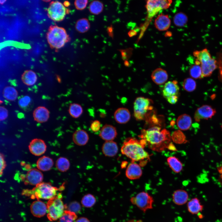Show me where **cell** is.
Masks as SVG:
<instances>
[{"label": "cell", "instance_id": "obj_1", "mask_svg": "<svg viewBox=\"0 0 222 222\" xmlns=\"http://www.w3.org/2000/svg\"><path fill=\"white\" fill-rule=\"evenodd\" d=\"M141 138L144 141L146 146L151 150L161 152L168 148L171 143V137L169 132L166 129L161 130L157 126H154L142 131Z\"/></svg>", "mask_w": 222, "mask_h": 222}, {"label": "cell", "instance_id": "obj_2", "mask_svg": "<svg viewBox=\"0 0 222 222\" xmlns=\"http://www.w3.org/2000/svg\"><path fill=\"white\" fill-rule=\"evenodd\" d=\"M145 146L141 140L130 138L126 139L121 146V153L131 159L132 162L139 161L146 164L149 159V155L144 149Z\"/></svg>", "mask_w": 222, "mask_h": 222}, {"label": "cell", "instance_id": "obj_3", "mask_svg": "<svg viewBox=\"0 0 222 222\" xmlns=\"http://www.w3.org/2000/svg\"><path fill=\"white\" fill-rule=\"evenodd\" d=\"M46 37L50 47L57 50L64 47L69 39L65 29L56 25L50 26Z\"/></svg>", "mask_w": 222, "mask_h": 222}, {"label": "cell", "instance_id": "obj_4", "mask_svg": "<svg viewBox=\"0 0 222 222\" xmlns=\"http://www.w3.org/2000/svg\"><path fill=\"white\" fill-rule=\"evenodd\" d=\"M193 54L200 64L203 77L211 76L217 66L216 60L212 57L207 49L196 50Z\"/></svg>", "mask_w": 222, "mask_h": 222}, {"label": "cell", "instance_id": "obj_5", "mask_svg": "<svg viewBox=\"0 0 222 222\" xmlns=\"http://www.w3.org/2000/svg\"><path fill=\"white\" fill-rule=\"evenodd\" d=\"M58 190L57 188L53 187L49 183H41L32 190H24L22 194L30 196L32 199L49 200L57 195Z\"/></svg>", "mask_w": 222, "mask_h": 222}, {"label": "cell", "instance_id": "obj_6", "mask_svg": "<svg viewBox=\"0 0 222 222\" xmlns=\"http://www.w3.org/2000/svg\"><path fill=\"white\" fill-rule=\"evenodd\" d=\"M62 196L59 193L54 197L48 200L47 204V217L51 221L60 218L63 214L65 205L62 200Z\"/></svg>", "mask_w": 222, "mask_h": 222}, {"label": "cell", "instance_id": "obj_7", "mask_svg": "<svg viewBox=\"0 0 222 222\" xmlns=\"http://www.w3.org/2000/svg\"><path fill=\"white\" fill-rule=\"evenodd\" d=\"M151 100L143 97H138L134 104V116L138 121L144 120L149 112L153 109Z\"/></svg>", "mask_w": 222, "mask_h": 222}, {"label": "cell", "instance_id": "obj_8", "mask_svg": "<svg viewBox=\"0 0 222 222\" xmlns=\"http://www.w3.org/2000/svg\"><path fill=\"white\" fill-rule=\"evenodd\" d=\"M131 203L143 212L153 208V197L145 191H141L130 199Z\"/></svg>", "mask_w": 222, "mask_h": 222}, {"label": "cell", "instance_id": "obj_9", "mask_svg": "<svg viewBox=\"0 0 222 222\" xmlns=\"http://www.w3.org/2000/svg\"><path fill=\"white\" fill-rule=\"evenodd\" d=\"M47 12L48 17L56 22L63 20L67 13L64 5L58 1L51 2L47 9Z\"/></svg>", "mask_w": 222, "mask_h": 222}, {"label": "cell", "instance_id": "obj_10", "mask_svg": "<svg viewBox=\"0 0 222 222\" xmlns=\"http://www.w3.org/2000/svg\"><path fill=\"white\" fill-rule=\"evenodd\" d=\"M172 1L166 0H148L146 5L148 15L153 16L159 11L169 7Z\"/></svg>", "mask_w": 222, "mask_h": 222}, {"label": "cell", "instance_id": "obj_11", "mask_svg": "<svg viewBox=\"0 0 222 222\" xmlns=\"http://www.w3.org/2000/svg\"><path fill=\"white\" fill-rule=\"evenodd\" d=\"M216 113L215 109L211 106L204 105L198 108L196 110L194 116L195 120L199 121L201 119L211 118Z\"/></svg>", "mask_w": 222, "mask_h": 222}, {"label": "cell", "instance_id": "obj_12", "mask_svg": "<svg viewBox=\"0 0 222 222\" xmlns=\"http://www.w3.org/2000/svg\"><path fill=\"white\" fill-rule=\"evenodd\" d=\"M179 88L176 80L169 81L165 83L162 90L163 97L167 100L174 97H179Z\"/></svg>", "mask_w": 222, "mask_h": 222}, {"label": "cell", "instance_id": "obj_13", "mask_svg": "<svg viewBox=\"0 0 222 222\" xmlns=\"http://www.w3.org/2000/svg\"><path fill=\"white\" fill-rule=\"evenodd\" d=\"M29 149L33 154L39 156L43 154L46 150V145L42 139L35 138L33 139L30 143Z\"/></svg>", "mask_w": 222, "mask_h": 222}, {"label": "cell", "instance_id": "obj_14", "mask_svg": "<svg viewBox=\"0 0 222 222\" xmlns=\"http://www.w3.org/2000/svg\"><path fill=\"white\" fill-rule=\"evenodd\" d=\"M99 135L101 138L106 141H113L117 135V130L113 125L105 124L101 128Z\"/></svg>", "mask_w": 222, "mask_h": 222}, {"label": "cell", "instance_id": "obj_15", "mask_svg": "<svg viewBox=\"0 0 222 222\" xmlns=\"http://www.w3.org/2000/svg\"><path fill=\"white\" fill-rule=\"evenodd\" d=\"M43 179V174L39 170L32 169L27 172L26 176V183L36 186L42 183Z\"/></svg>", "mask_w": 222, "mask_h": 222}, {"label": "cell", "instance_id": "obj_16", "mask_svg": "<svg viewBox=\"0 0 222 222\" xmlns=\"http://www.w3.org/2000/svg\"><path fill=\"white\" fill-rule=\"evenodd\" d=\"M30 210L32 215L37 217H41L47 212V206L43 202L37 200L34 201L30 206Z\"/></svg>", "mask_w": 222, "mask_h": 222}, {"label": "cell", "instance_id": "obj_17", "mask_svg": "<svg viewBox=\"0 0 222 222\" xmlns=\"http://www.w3.org/2000/svg\"><path fill=\"white\" fill-rule=\"evenodd\" d=\"M171 21L167 14L161 13L155 19L154 25L156 28L160 31H165L168 29L171 25Z\"/></svg>", "mask_w": 222, "mask_h": 222}, {"label": "cell", "instance_id": "obj_18", "mask_svg": "<svg viewBox=\"0 0 222 222\" xmlns=\"http://www.w3.org/2000/svg\"><path fill=\"white\" fill-rule=\"evenodd\" d=\"M114 117L118 123L125 124L130 120L131 114L129 110L127 108L121 107L117 109L114 113Z\"/></svg>", "mask_w": 222, "mask_h": 222}, {"label": "cell", "instance_id": "obj_19", "mask_svg": "<svg viewBox=\"0 0 222 222\" xmlns=\"http://www.w3.org/2000/svg\"><path fill=\"white\" fill-rule=\"evenodd\" d=\"M142 171L140 166L134 162L130 164L125 171L126 177L129 179L135 180L139 178L142 176Z\"/></svg>", "mask_w": 222, "mask_h": 222}, {"label": "cell", "instance_id": "obj_20", "mask_svg": "<svg viewBox=\"0 0 222 222\" xmlns=\"http://www.w3.org/2000/svg\"><path fill=\"white\" fill-rule=\"evenodd\" d=\"M153 81L158 85L164 84L167 80L168 75L166 71L161 68H158L154 70L151 75Z\"/></svg>", "mask_w": 222, "mask_h": 222}, {"label": "cell", "instance_id": "obj_21", "mask_svg": "<svg viewBox=\"0 0 222 222\" xmlns=\"http://www.w3.org/2000/svg\"><path fill=\"white\" fill-rule=\"evenodd\" d=\"M33 116L34 120L36 121L39 123L44 122L49 119V112L45 107L39 106L34 111Z\"/></svg>", "mask_w": 222, "mask_h": 222}, {"label": "cell", "instance_id": "obj_22", "mask_svg": "<svg viewBox=\"0 0 222 222\" xmlns=\"http://www.w3.org/2000/svg\"><path fill=\"white\" fill-rule=\"evenodd\" d=\"M102 150L105 156L113 157L117 154L118 147L117 143L113 141H105L102 145Z\"/></svg>", "mask_w": 222, "mask_h": 222}, {"label": "cell", "instance_id": "obj_23", "mask_svg": "<svg viewBox=\"0 0 222 222\" xmlns=\"http://www.w3.org/2000/svg\"><path fill=\"white\" fill-rule=\"evenodd\" d=\"M172 201L176 205H182L187 201L188 194L187 191L183 189H178L175 191L172 195Z\"/></svg>", "mask_w": 222, "mask_h": 222}, {"label": "cell", "instance_id": "obj_24", "mask_svg": "<svg viewBox=\"0 0 222 222\" xmlns=\"http://www.w3.org/2000/svg\"><path fill=\"white\" fill-rule=\"evenodd\" d=\"M72 139L76 145L80 146H84L88 142V135L85 130H79L74 133L72 135Z\"/></svg>", "mask_w": 222, "mask_h": 222}, {"label": "cell", "instance_id": "obj_25", "mask_svg": "<svg viewBox=\"0 0 222 222\" xmlns=\"http://www.w3.org/2000/svg\"><path fill=\"white\" fill-rule=\"evenodd\" d=\"M192 119L191 117L186 114H182L178 117L176 124L178 128L182 130H188L191 126Z\"/></svg>", "mask_w": 222, "mask_h": 222}, {"label": "cell", "instance_id": "obj_26", "mask_svg": "<svg viewBox=\"0 0 222 222\" xmlns=\"http://www.w3.org/2000/svg\"><path fill=\"white\" fill-rule=\"evenodd\" d=\"M53 162L50 158L46 156L39 158L36 163L37 167L39 170L42 171L50 170L53 165Z\"/></svg>", "mask_w": 222, "mask_h": 222}, {"label": "cell", "instance_id": "obj_27", "mask_svg": "<svg viewBox=\"0 0 222 222\" xmlns=\"http://www.w3.org/2000/svg\"><path fill=\"white\" fill-rule=\"evenodd\" d=\"M188 211L192 214H198L201 212L203 208L199 200L197 198L192 199L187 203Z\"/></svg>", "mask_w": 222, "mask_h": 222}, {"label": "cell", "instance_id": "obj_28", "mask_svg": "<svg viewBox=\"0 0 222 222\" xmlns=\"http://www.w3.org/2000/svg\"><path fill=\"white\" fill-rule=\"evenodd\" d=\"M37 76L35 73L31 70H27L22 74L21 79L22 82L28 86L34 84L37 80Z\"/></svg>", "mask_w": 222, "mask_h": 222}, {"label": "cell", "instance_id": "obj_29", "mask_svg": "<svg viewBox=\"0 0 222 222\" xmlns=\"http://www.w3.org/2000/svg\"><path fill=\"white\" fill-rule=\"evenodd\" d=\"M4 97L7 100L13 101L17 99L18 93L15 88L12 86H7L5 87L3 91Z\"/></svg>", "mask_w": 222, "mask_h": 222}, {"label": "cell", "instance_id": "obj_30", "mask_svg": "<svg viewBox=\"0 0 222 222\" xmlns=\"http://www.w3.org/2000/svg\"><path fill=\"white\" fill-rule=\"evenodd\" d=\"M189 73L190 76L195 79H201L203 77L199 62L195 60V64L190 68Z\"/></svg>", "mask_w": 222, "mask_h": 222}, {"label": "cell", "instance_id": "obj_31", "mask_svg": "<svg viewBox=\"0 0 222 222\" xmlns=\"http://www.w3.org/2000/svg\"><path fill=\"white\" fill-rule=\"evenodd\" d=\"M170 167L175 172H180L183 169V165L180 161L175 156L168 157L167 159Z\"/></svg>", "mask_w": 222, "mask_h": 222}, {"label": "cell", "instance_id": "obj_32", "mask_svg": "<svg viewBox=\"0 0 222 222\" xmlns=\"http://www.w3.org/2000/svg\"><path fill=\"white\" fill-rule=\"evenodd\" d=\"M83 111L82 107L78 104L72 103L69 105L68 109L69 113L74 118H79L82 114Z\"/></svg>", "mask_w": 222, "mask_h": 222}, {"label": "cell", "instance_id": "obj_33", "mask_svg": "<svg viewBox=\"0 0 222 222\" xmlns=\"http://www.w3.org/2000/svg\"><path fill=\"white\" fill-rule=\"evenodd\" d=\"M187 21L188 18L187 15L182 12L176 13L173 18L174 24L179 27L184 26L187 23Z\"/></svg>", "mask_w": 222, "mask_h": 222}, {"label": "cell", "instance_id": "obj_34", "mask_svg": "<svg viewBox=\"0 0 222 222\" xmlns=\"http://www.w3.org/2000/svg\"><path fill=\"white\" fill-rule=\"evenodd\" d=\"M75 27L79 32L84 33L87 32L90 27V24L88 20L86 18L80 19L76 22Z\"/></svg>", "mask_w": 222, "mask_h": 222}, {"label": "cell", "instance_id": "obj_35", "mask_svg": "<svg viewBox=\"0 0 222 222\" xmlns=\"http://www.w3.org/2000/svg\"><path fill=\"white\" fill-rule=\"evenodd\" d=\"M70 166L69 161L66 158L60 157L56 161V167L59 171L61 172H64L67 171L69 169Z\"/></svg>", "mask_w": 222, "mask_h": 222}, {"label": "cell", "instance_id": "obj_36", "mask_svg": "<svg viewBox=\"0 0 222 222\" xmlns=\"http://www.w3.org/2000/svg\"><path fill=\"white\" fill-rule=\"evenodd\" d=\"M103 8V4L102 2L99 1L95 0L90 4L89 10L91 13L97 15L102 12Z\"/></svg>", "mask_w": 222, "mask_h": 222}, {"label": "cell", "instance_id": "obj_37", "mask_svg": "<svg viewBox=\"0 0 222 222\" xmlns=\"http://www.w3.org/2000/svg\"><path fill=\"white\" fill-rule=\"evenodd\" d=\"M76 214L68 210H65L59 219L58 222H74L77 219Z\"/></svg>", "mask_w": 222, "mask_h": 222}, {"label": "cell", "instance_id": "obj_38", "mask_svg": "<svg viewBox=\"0 0 222 222\" xmlns=\"http://www.w3.org/2000/svg\"><path fill=\"white\" fill-rule=\"evenodd\" d=\"M96 199L92 194H88L85 195L82 198L81 203L83 206L90 208L94 206L96 203Z\"/></svg>", "mask_w": 222, "mask_h": 222}, {"label": "cell", "instance_id": "obj_39", "mask_svg": "<svg viewBox=\"0 0 222 222\" xmlns=\"http://www.w3.org/2000/svg\"><path fill=\"white\" fill-rule=\"evenodd\" d=\"M182 86L183 89L188 92H192L196 89V84L195 81L192 78H187L184 80Z\"/></svg>", "mask_w": 222, "mask_h": 222}, {"label": "cell", "instance_id": "obj_40", "mask_svg": "<svg viewBox=\"0 0 222 222\" xmlns=\"http://www.w3.org/2000/svg\"><path fill=\"white\" fill-rule=\"evenodd\" d=\"M171 137L173 141L177 143H182L185 140L184 135L180 130L174 132Z\"/></svg>", "mask_w": 222, "mask_h": 222}, {"label": "cell", "instance_id": "obj_41", "mask_svg": "<svg viewBox=\"0 0 222 222\" xmlns=\"http://www.w3.org/2000/svg\"><path fill=\"white\" fill-rule=\"evenodd\" d=\"M81 210V206L79 203L74 201L71 203L68 207V210L77 214Z\"/></svg>", "mask_w": 222, "mask_h": 222}, {"label": "cell", "instance_id": "obj_42", "mask_svg": "<svg viewBox=\"0 0 222 222\" xmlns=\"http://www.w3.org/2000/svg\"><path fill=\"white\" fill-rule=\"evenodd\" d=\"M31 101V98L28 96H24L21 98L18 101V104L19 106L22 108H25L28 106Z\"/></svg>", "mask_w": 222, "mask_h": 222}, {"label": "cell", "instance_id": "obj_43", "mask_svg": "<svg viewBox=\"0 0 222 222\" xmlns=\"http://www.w3.org/2000/svg\"><path fill=\"white\" fill-rule=\"evenodd\" d=\"M88 2L87 0H76L74 2L75 6L77 9L82 10L86 7Z\"/></svg>", "mask_w": 222, "mask_h": 222}, {"label": "cell", "instance_id": "obj_44", "mask_svg": "<svg viewBox=\"0 0 222 222\" xmlns=\"http://www.w3.org/2000/svg\"><path fill=\"white\" fill-rule=\"evenodd\" d=\"M101 124L100 121L95 120L93 121L91 124L90 128L94 132H98L100 129Z\"/></svg>", "mask_w": 222, "mask_h": 222}, {"label": "cell", "instance_id": "obj_45", "mask_svg": "<svg viewBox=\"0 0 222 222\" xmlns=\"http://www.w3.org/2000/svg\"><path fill=\"white\" fill-rule=\"evenodd\" d=\"M8 116V111L7 109L3 106H0V120L1 121L6 119Z\"/></svg>", "mask_w": 222, "mask_h": 222}, {"label": "cell", "instance_id": "obj_46", "mask_svg": "<svg viewBox=\"0 0 222 222\" xmlns=\"http://www.w3.org/2000/svg\"><path fill=\"white\" fill-rule=\"evenodd\" d=\"M75 222H90L88 219L85 217H80L77 219Z\"/></svg>", "mask_w": 222, "mask_h": 222}, {"label": "cell", "instance_id": "obj_47", "mask_svg": "<svg viewBox=\"0 0 222 222\" xmlns=\"http://www.w3.org/2000/svg\"><path fill=\"white\" fill-rule=\"evenodd\" d=\"M1 171L3 170L5 168V162L4 159L2 157V156L1 155Z\"/></svg>", "mask_w": 222, "mask_h": 222}, {"label": "cell", "instance_id": "obj_48", "mask_svg": "<svg viewBox=\"0 0 222 222\" xmlns=\"http://www.w3.org/2000/svg\"><path fill=\"white\" fill-rule=\"evenodd\" d=\"M64 5L65 6H68L70 5L69 2L67 1H66L64 2Z\"/></svg>", "mask_w": 222, "mask_h": 222}, {"label": "cell", "instance_id": "obj_49", "mask_svg": "<svg viewBox=\"0 0 222 222\" xmlns=\"http://www.w3.org/2000/svg\"><path fill=\"white\" fill-rule=\"evenodd\" d=\"M6 0H0V3L1 4H3L4 3L6 2Z\"/></svg>", "mask_w": 222, "mask_h": 222}, {"label": "cell", "instance_id": "obj_50", "mask_svg": "<svg viewBox=\"0 0 222 222\" xmlns=\"http://www.w3.org/2000/svg\"><path fill=\"white\" fill-rule=\"evenodd\" d=\"M221 127H222V126H221Z\"/></svg>", "mask_w": 222, "mask_h": 222}]
</instances>
